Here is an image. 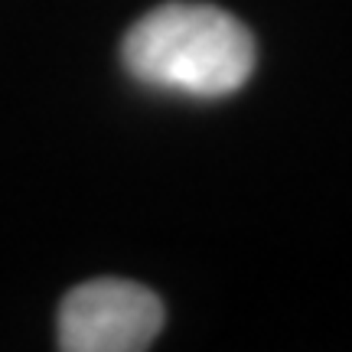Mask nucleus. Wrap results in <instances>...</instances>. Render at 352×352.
I'll list each match as a JSON object with an SVG mask.
<instances>
[{
  "label": "nucleus",
  "mask_w": 352,
  "mask_h": 352,
  "mask_svg": "<svg viewBox=\"0 0 352 352\" xmlns=\"http://www.w3.org/2000/svg\"><path fill=\"white\" fill-rule=\"evenodd\" d=\"M121 63L140 85L226 98L252 78L254 39L241 20L212 3L170 0L127 30Z\"/></svg>",
  "instance_id": "obj_1"
},
{
  "label": "nucleus",
  "mask_w": 352,
  "mask_h": 352,
  "mask_svg": "<svg viewBox=\"0 0 352 352\" xmlns=\"http://www.w3.org/2000/svg\"><path fill=\"white\" fill-rule=\"evenodd\" d=\"M164 303L144 284L98 277L65 294L59 307V349L140 352L164 329Z\"/></svg>",
  "instance_id": "obj_2"
}]
</instances>
